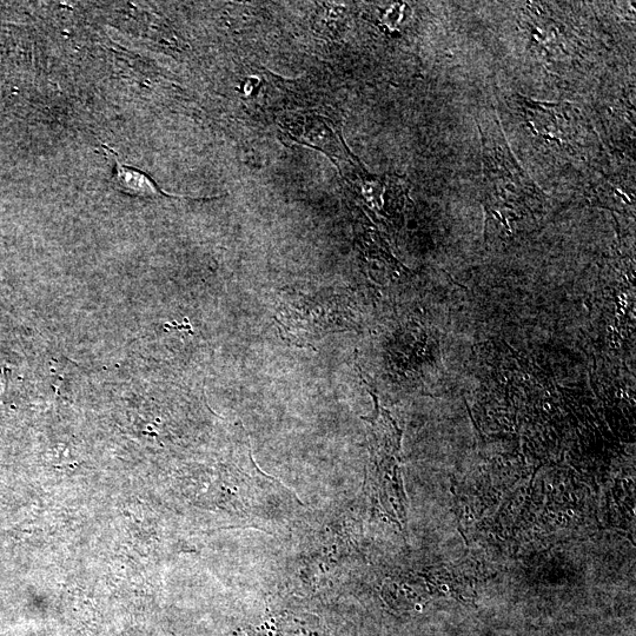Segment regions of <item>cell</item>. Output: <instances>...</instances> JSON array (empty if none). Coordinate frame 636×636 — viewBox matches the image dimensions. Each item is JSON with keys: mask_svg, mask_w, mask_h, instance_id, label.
Masks as SVG:
<instances>
[{"mask_svg": "<svg viewBox=\"0 0 636 636\" xmlns=\"http://www.w3.org/2000/svg\"><path fill=\"white\" fill-rule=\"evenodd\" d=\"M353 316L349 291L326 288L315 294L291 291L278 306L275 322L284 341L310 348L324 336L355 328Z\"/></svg>", "mask_w": 636, "mask_h": 636, "instance_id": "6da1fadb", "label": "cell"}, {"mask_svg": "<svg viewBox=\"0 0 636 636\" xmlns=\"http://www.w3.org/2000/svg\"><path fill=\"white\" fill-rule=\"evenodd\" d=\"M280 130L284 144H300L320 150L335 164H346L344 165L346 168L354 167L359 163L344 142L337 121L321 112L315 110L287 112L281 118Z\"/></svg>", "mask_w": 636, "mask_h": 636, "instance_id": "7a4b0ae2", "label": "cell"}, {"mask_svg": "<svg viewBox=\"0 0 636 636\" xmlns=\"http://www.w3.org/2000/svg\"><path fill=\"white\" fill-rule=\"evenodd\" d=\"M520 108L536 136L558 142L562 148L575 138V124L567 115L566 104L536 103L523 98Z\"/></svg>", "mask_w": 636, "mask_h": 636, "instance_id": "3957f363", "label": "cell"}, {"mask_svg": "<svg viewBox=\"0 0 636 636\" xmlns=\"http://www.w3.org/2000/svg\"><path fill=\"white\" fill-rule=\"evenodd\" d=\"M103 147L106 154L114 158L115 170L111 183L118 191L141 198L174 197L159 188L158 184L148 174L131 167V165L122 164L118 161L116 152L106 147V145H103Z\"/></svg>", "mask_w": 636, "mask_h": 636, "instance_id": "277c9868", "label": "cell"}]
</instances>
